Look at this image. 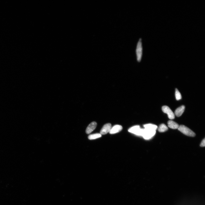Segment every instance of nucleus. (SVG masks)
<instances>
[{
	"mask_svg": "<svg viewBox=\"0 0 205 205\" xmlns=\"http://www.w3.org/2000/svg\"><path fill=\"white\" fill-rule=\"evenodd\" d=\"M142 53H143V47H142V39H140L138 41L136 50V53L137 60L138 62H140L141 61Z\"/></svg>",
	"mask_w": 205,
	"mask_h": 205,
	"instance_id": "f257e3e1",
	"label": "nucleus"
},
{
	"mask_svg": "<svg viewBox=\"0 0 205 205\" xmlns=\"http://www.w3.org/2000/svg\"><path fill=\"white\" fill-rule=\"evenodd\" d=\"M178 129L185 135L191 137H194L195 136V133L193 131L184 125L179 126Z\"/></svg>",
	"mask_w": 205,
	"mask_h": 205,
	"instance_id": "f03ea898",
	"label": "nucleus"
},
{
	"mask_svg": "<svg viewBox=\"0 0 205 205\" xmlns=\"http://www.w3.org/2000/svg\"><path fill=\"white\" fill-rule=\"evenodd\" d=\"M144 129H141L139 126H135L130 128L128 131L131 133L138 136H142Z\"/></svg>",
	"mask_w": 205,
	"mask_h": 205,
	"instance_id": "7ed1b4c3",
	"label": "nucleus"
},
{
	"mask_svg": "<svg viewBox=\"0 0 205 205\" xmlns=\"http://www.w3.org/2000/svg\"><path fill=\"white\" fill-rule=\"evenodd\" d=\"M156 133L155 130L144 129L142 136L145 139H149L155 135Z\"/></svg>",
	"mask_w": 205,
	"mask_h": 205,
	"instance_id": "20e7f679",
	"label": "nucleus"
},
{
	"mask_svg": "<svg viewBox=\"0 0 205 205\" xmlns=\"http://www.w3.org/2000/svg\"><path fill=\"white\" fill-rule=\"evenodd\" d=\"M162 109L164 113L167 114L169 119L172 120L175 118L174 114L169 107L167 106H164L162 107Z\"/></svg>",
	"mask_w": 205,
	"mask_h": 205,
	"instance_id": "39448f33",
	"label": "nucleus"
},
{
	"mask_svg": "<svg viewBox=\"0 0 205 205\" xmlns=\"http://www.w3.org/2000/svg\"><path fill=\"white\" fill-rule=\"evenodd\" d=\"M112 128V125L110 123H108L105 124L102 128L100 134L101 135H106L108 133H109Z\"/></svg>",
	"mask_w": 205,
	"mask_h": 205,
	"instance_id": "423d86ee",
	"label": "nucleus"
},
{
	"mask_svg": "<svg viewBox=\"0 0 205 205\" xmlns=\"http://www.w3.org/2000/svg\"><path fill=\"white\" fill-rule=\"evenodd\" d=\"M97 123L96 122H91L88 125L86 130V133L87 134H89L94 130L97 127Z\"/></svg>",
	"mask_w": 205,
	"mask_h": 205,
	"instance_id": "0eeeda50",
	"label": "nucleus"
},
{
	"mask_svg": "<svg viewBox=\"0 0 205 205\" xmlns=\"http://www.w3.org/2000/svg\"><path fill=\"white\" fill-rule=\"evenodd\" d=\"M122 127L121 125H116L112 127L109 133L111 134H114L119 133L122 130Z\"/></svg>",
	"mask_w": 205,
	"mask_h": 205,
	"instance_id": "6e6552de",
	"label": "nucleus"
},
{
	"mask_svg": "<svg viewBox=\"0 0 205 205\" xmlns=\"http://www.w3.org/2000/svg\"><path fill=\"white\" fill-rule=\"evenodd\" d=\"M185 108L184 105H182L178 108L175 111L174 115L178 117L181 116L184 112Z\"/></svg>",
	"mask_w": 205,
	"mask_h": 205,
	"instance_id": "1a4fd4ad",
	"label": "nucleus"
},
{
	"mask_svg": "<svg viewBox=\"0 0 205 205\" xmlns=\"http://www.w3.org/2000/svg\"><path fill=\"white\" fill-rule=\"evenodd\" d=\"M167 124L168 127L173 129H178L179 126L176 122L172 120L168 121Z\"/></svg>",
	"mask_w": 205,
	"mask_h": 205,
	"instance_id": "9d476101",
	"label": "nucleus"
},
{
	"mask_svg": "<svg viewBox=\"0 0 205 205\" xmlns=\"http://www.w3.org/2000/svg\"><path fill=\"white\" fill-rule=\"evenodd\" d=\"M145 129L156 130L158 127L156 125L152 124H147L144 125Z\"/></svg>",
	"mask_w": 205,
	"mask_h": 205,
	"instance_id": "9b49d317",
	"label": "nucleus"
},
{
	"mask_svg": "<svg viewBox=\"0 0 205 205\" xmlns=\"http://www.w3.org/2000/svg\"><path fill=\"white\" fill-rule=\"evenodd\" d=\"M101 136V135L100 133H96L89 135L88 138L90 140H93L100 138Z\"/></svg>",
	"mask_w": 205,
	"mask_h": 205,
	"instance_id": "f8f14e48",
	"label": "nucleus"
},
{
	"mask_svg": "<svg viewBox=\"0 0 205 205\" xmlns=\"http://www.w3.org/2000/svg\"><path fill=\"white\" fill-rule=\"evenodd\" d=\"M167 130V127L166 125L164 124H162L159 125L158 128V130L160 132H166Z\"/></svg>",
	"mask_w": 205,
	"mask_h": 205,
	"instance_id": "ddd939ff",
	"label": "nucleus"
},
{
	"mask_svg": "<svg viewBox=\"0 0 205 205\" xmlns=\"http://www.w3.org/2000/svg\"><path fill=\"white\" fill-rule=\"evenodd\" d=\"M175 97L176 99L177 100H180L182 98L181 93L177 89H175Z\"/></svg>",
	"mask_w": 205,
	"mask_h": 205,
	"instance_id": "4468645a",
	"label": "nucleus"
},
{
	"mask_svg": "<svg viewBox=\"0 0 205 205\" xmlns=\"http://www.w3.org/2000/svg\"><path fill=\"white\" fill-rule=\"evenodd\" d=\"M205 146V139L204 138L203 141H202L201 144L200 145V146L202 147H204Z\"/></svg>",
	"mask_w": 205,
	"mask_h": 205,
	"instance_id": "2eb2a0df",
	"label": "nucleus"
}]
</instances>
